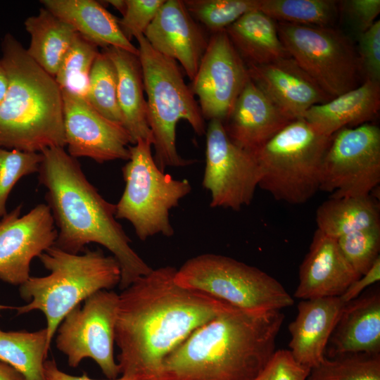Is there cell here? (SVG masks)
Segmentation results:
<instances>
[{
    "mask_svg": "<svg viewBox=\"0 0 380 380\" xmlns=\"http://www.w3.org/2000/svg\"><path fill=\"white\" fill-rule=\"evenodd\" d=\"M379 280L380 258L374 262L372 266L365 274L353 281L340 298L344 303L353 300L359 297L365 289Z\"/></svg>",
    "mask_w": 380,
    "mask_h": 380,
    "instance_id": "60d3db41",
    "label": "cell"
},
{
    "mask_svg": "<svg viewBox=\"0 0 380 380\" xmlns=\"http://www.w3.org/2000/svg\"><path fill=\"white\" fill-rule=\"evenodd\" d=\"M203 186L210 194L212 208L238 211L252 202L260 182L255 155L233 143L223 122L211 120L206 127Z\"/></svg>",
    "mask_w": 380,
    "mask_h": 380,
    "instance_id": "4fadbf2b",
    "label": "cell"
},
{
    "mask_svg": "<svg viewBox=\"0 0 380 380\" xmlns=\"http://www.w3.org/2000/svg\"><path fill=\"white\" fill-rule=\"evenodd\" d=\"M0 380H23V377L13 367L0 361Z\"/></svg>",
    "mask_w": 380,
    "mask_h": 380,
    "instance_id": "7bdbcfd3",
    "label": "cell"
},
{
    "mask_svg": "<svg viewBox=\"0 0 380 380\" xmlns=\"http://www.w3.org/2000/svg\"><path fill=\"white\" fill-rule=\"evenodd\" d=\"M379 183V127L365 123L335 132L322 160L319 190L331 198L362 196Z\"/></svg>",
    "mask_w": 380,
    "mask_h": 380,
    "instance_id": "7c38bea8",
    "label": "cell"
},
{
    "mask_svg": "<svg viewBox=\"0 0 380 380\" xmlns=\"http://www.w3.org/2000/svg\"><path fill=\"white\" fill-rule=\"evenodd\" d=\"M62 91V90H61ZM63 127L67 152L73 158H89L103 163L128 160L132 138L121 124L100 114L82 96L62 91Z\"/></svg>",
    "mask_w": 380,
    "mask_h": 380,
    "instance_id": "2e32d148",
    "label": "cell"
},
{
    "mask_svg": "<svg viewBox=\"0 0 380 380\" xmlns=\"http://www.w3.org/2000/svg\"><path fill=\"white\" fill-rule=\"evenodd\" d=\"M177 270L152 269L119 294L115 343L121 375L159 380L172 351L196 329L234 308L179 286Z\"/></svg>",
    "mask_w": 380,
    "mask_h": 380,
    "instance_id": "6da1fadb",
    "label": "cell"
},
{
    "mask_svg": "<svg viewBox=\"0 0 380 380\" xmlns=\"http://www.w3.org/2000/svg\"><path fill=\"white\" fill-rule=\"evenodd\" d=\"M331 137L303 118L292 120L256 151L258 187L274 198L303 204L319 191L321 167Z\"/></svg>",
    "mask_w": 380,
    "mask_h": 380,
    "instance_id": "52a82bcc",
    "label": "cell"
},
{
    "mask_svg": "<svg viewBox=\"0 0 380 380\" xmlns=\"http://www.w3.org/2000/svg\"><path fill=\"white\" fill-rule=\"evenodd\" d=\"M380 109V82L365 80L360 86L310 108L303 118L319 134L331 137L343 127L369 123Z\"/></svg>",
    "mask_w": 380,
    "mask_h": 380,
    "instance_id": "603a6c76",
    "label": "cell"
},
{
    "mask_svg": "<svg viewBox=\"0 0 380 380\" xmlns=\"http://www.w3.org/2000/svg\"><path fill=\"white\" fill-rule=\"evenodd\" d=\"M99 52V46L77 32L54 77L61 89L86 99L91 70Z\"/></svg>",
    "mask_w": 380,
    "mask_h": 380,
    "instance_id": "4dcf8cb0",
    "label": "cell"
},
{
    "mask_svg": "<svg viewBox=\"0 0 380 380\" xmlns=\"http://www.w3.org/2000/svg\"><path fill=\"white\" fill-rule=\"evenodd\" d=\"M42 158L41 153L0 148V218L8 213L6 202L16 183L38 172Z\"/></svg>",
    "mask_w": 380,
    "mask_h": 380,
    "instance_id": "e575fe53",
    "label": "cell"
},
{
    "mask_svg": "<svg viewBox=\"0 0 380 380\" xmlns=\"http://www.w3.org/2000/svg\"><path fill=\"white\" fill-rule=\"evenodd\" d=\"M340 15L343 14L357 36L367 31L380 13L379 0L338 1Z\"/></svg>",
    "mask_w": 380,
    "mask_h": 380,
    "instance_id": "ab89813d",
    "label": "cell"
},
{
    "mask_svg": "<svg viewBox=\"0 0 380 380\" xmlns=\"http://www.w3.org/2000/svg\"><path fill=\"white\" fill-rule=\"evenodd\" d=\"M118 305L119 294L101 290L65 316L56 330V346L70 367L91 358L108 379L118 377L120 368L114 357Z\"/></svg>",
    "mask_w": 380,
    "mask_h": 380,
    "instance_id": "8fae6325",
    "label": "cell"
},
{
    "mask_svg": "<svg viewBox=\"0 0 380 380\" xmlns=\"http://www.w3.org/2000/svg\"><path fill=\"white\" fill-rule=\"evenodd\" d=\"M44 374L46 380H147L139 376L121 375L120 377L107 379H91L86 374L73 376L61 370L54 360H46L44 362Z\"/></svg>",
    "mask_w": 380,
    "mask_h": 380,
    "instance_id": "b9f144b4",
    "label": "cell"
},
{
    "mask_svg": "<svg viewBox=\"0 0 380 380\" xmlns=\"http://www.w3.org/2000/svg\"><path fill=\"white\" fill-rule=\"evenodd\" d=\"M357 54L365 80L380 82V20L357 36Z\"/></svg>",
    "mask_w": 380,
    "mask_h": 380,
    "instance_id": "74e56055",
    "label": "cell"
},
{
    "mask_svg": "<svg viewBox=\"0 0 380 380\" xmlns=\"http://www.w3.org/2000/svg\"><path fill=\"white\" fill-rule=\"evenodd\" d=\"M138 42L147 119L153 137V156L157 166L186 167L196 160L180 156L176 146V127L180 120L189 122L198 136L205 134V119L191 89L184 82L178 63L156 51L143 34Z\"/></svg>",
    "mask_w": 380,
    "mask_h": 380,
    "instance_id": "8992f818",
    "label": "cell"
},
{
    "mask_svg": "<svg viewBox=\"0 0 380 380\" xmlns=\"http://www.w3.org/2000/svg\"><path fill=\"white\" fill-rule=\"evenodd\" d=\"M49 350L46 328L35 331L0 329V361L13 367L23 380H46L44 362Z\"/></svg>",
    "mask_w": 380,
    "mask_h": 380,
    "instance_id": "f1b7e54d",
    "label": "cell"
},
{
    "mask_svg": "<svg viewBox=\"0 0 380 380\" xmlns=\"http://www.w3.org/2000/svg\"><path fill=\"white\" fill-rule=\"evenodd\" d=\"M247 68L249 78L293 120L331 99L291 57Z\"/></svg>",
    "mask_w": 380,
    "mask_h": 380,
    "instance_id": "ac0fdd59",
    "label": "cell"
},
{
    "mask_svg": "<svg viewBox=\"0 0 380 380\" xmlns=\"http://www.w3.org/2000/svg\"><path fill=\"white\" fill-rule=\"evenodd\" d=\"M175 281L243 310H281L294 303L293 298L275 278L222 255L204 253L189 259L177 270Z\"/></svg>",
    "mask_w": 380,
    "mask_h": 380,
    "instance_id": "9c48e42d",
    "label": "cell"
},
{
    "mask_svg": "<svg viewBox=\"0 0 380 380\" xmlns=\"http://www.w3.org/2000/svg\"><path fill=\"white\" fill-rule=\"evenodd\" d=\"M152 146L139 139L129 146V158L122 168L125 186L115 204L116 219L129 221L141 241L173 236L170 211L191 191L189 180L174 179L157 166Z\"/></svg>",
    "mask_w": 380,
    "mask_h": 380,
    "instance_id": "ba28073f",
    "label": "cell"
},
{
    "mask_svg": "<svg viewBox=\"0 0 380 380\" xmlns=\"http://www.w3.org/2000/svg\"><path fill=\"white\" fill-rule=\"evenodd\" d=\"M310 369L297 362L289 350H277L253 380H307Z\"/></svg>",
    "mask_w": 380,
    "mask_h": 380,
    "instance_id": "f35d334b",
    "label": "cell"
},
{
    "mask_svg": "<svg viewBox=\"0 0 380 380\" xmlns=\"http://www.w3.org/2000/svg\"><path fill=\"white\" fill-rule=\"evenodd\" d=\"M225 32L247 67L290 57L279 39L277 22L258 9L242 15Z\"/></svg>",
    "mask_w": 380,
    "mask_h": 380,
    "instance_id": "484cf974",
    "label": "cell"
},
{
    "mask_svg": "<svg viewBox=\"0 0 380 380\" xmlns=\"http://www.w3.org/2000/svg\"><path fill=\"white\" fill-rule=\"evenodd\" d=\"M43 7L72 25L82 37L103 49L113 46L139 55L122 33L118 18L94 0H42Z\"/></svg>",
    "mask_w": 380,
    "mask_h": 380,
    "instance_id": "cb8c5ba5",
    "label": "cell"
},
{
    "mask_svg": "<svg viewBox=\"0 0 380 380\" xmlns=\"http://www.w3.org/2000/svg\"><path fill=\"white\" fill-rule=\"evenodd\" d=\"M317 230L337 239L358 231L380 226L379 202L372 194L331 198L317 209Z\"/></svg>",
    "mask_w": 380,
    "mask_h": 380,
    "instance_id": "4316f807",
    "label": "cell"
},
{
    "mask_svg": "<svg viewBox=\"0 0 380 380\" xmlns=\"http://www.w3.org/2000/svg\"><path fill=\"white\" fill-rule=\"evenodd\" d=\"M144 35L156 51L179 62L193 80L208 40L183 1L165 0Z\"/></svg>",
    "mask_w": 380,
    "mask_h": 380,
    "instance_id": "e0dca14e",
    "label": "cell"
},
{
    "mask_svg": "<svg viewBox=\"0 0 380 380\" xmlns=\"http://www.w3.org/2000/svg\"><path fill=\"white\" fill-rule=\"evenodd\" d=\"M1 52L8 87L0 103V148L35 153L65 148L63 95L54 77L10 33Z\"/></svg>",
    "mask_w": 380,
    "mask_h": 380,
    "instance_id": "277c9868",
    "label": "cell"
},
{
    "mask_svg": "<svg viewBox=\"0 0 380 380\" xmlns=\"http://www.w3.org/2000/svg\"><path fill=\"white\" fill-rule=\"evenodd\" d=\"M292 120L249 78L223 125L233 143L254 153Z\"/></svg>",
    "mask_w": 380,
    "mask_h": 380,
    "instance_id": "d6986e66",
    "label": "cell"
},
{
    "mask_svg": "<svg viewBox=\"0 0 380 380\" xmlns=\"http://www.w3.org/2000/svg\"><path fill=\"white\" fill-rule=\"evenodd\" d=\"M344 305L340 297L299 302L296 317L289 325V350L297 362L312 369L324 360Z\"/></svg>",
    "mask_w": 380,
    "mask_h": 380,
    "instance_id": "44dd1931",
    "label": "cell"
},
{
    "mask_svg": "<svg viewBox=\"0 0 380 380\" xmlns=\"http://www.w3.org/2000/svg\"><path fill=\"white\" fill-rule=\"evenodd\" d=\"M277 27L290 57L331 99L362 83L356 46L342 31L284 22Z\"/></svg>",
    "mask_w": 380,
    "mask_h": 380,
    "instance_id": "30bf717a",
    "label": "cell"
},
{
    "mask_svg": "<svg viewBox=\"0 0 380 380\" xmlns=\"http://www.w3.org/2000/svg\"><path fill=\"white\" fill-rule=\"evenodd\" d=\"M191 16L213 34L225 30L242 15L259 10L260 0H185Z\"/></svg>",
    "mask_w": 380,
    "mask_h": 380,
    "instance_id": "836d02e7",
    "label": "cell"
},
{
    "mask_svg": "<svg viewBox=\"0 0 380 380\" xmlns=\"http://www.w3.org/2000/svg\"><path fill=\"white\" fill-rule=\"evenodd\" d=\"M359 277L343 256L336 239L316 229L299 267L293 297L301 300L340 297Z\"/></svg>",
    "mask_w": 380,
    "mask_h": 380,
    "instance_id": "ffe728a7",
    "label": "cell"
},
{
    "mask_svg": "<svg viewBox=\"0 0 380 380\" xmlns=\"http://www.w3.org/2000/svg\"><path fill=\"white\" fill-rule=\"evenodd\" d=\"M327 348L329 357L360 353L380 354L379 290L345 303Z\"/></svg>",
    "mask_w": 380,
    "mask_h": 380,
    "instance_id": "7402d4cb",
    "label": "cell"
},
{
    "mask_svg": "<svg viewBox=\"0 0 380 380\" xmlns=\"http://www.w3.org/2000/svg\"><path fill=\"white\" fill-rule=\"evenodd\" d=\"M260 11L276 22L335 27L340 18L338 1L260 0Z\"/></svg>",
    "mask_w": 380,
    "mask_h": 380,
    "instance_id": "f546056e",
    "label": "cell"
},
{
    "mask_svg": "<svg viewBox=\"0 0 380 380\" xmlns=\"http://www.w3.org/2000/svg\"><path fill=\"white\" fill-rule=\"evenodd\" d=\"M165 0H125L126 9L118 19L120 27L129 41L143 34L156 16Z\"/></svg>",
    "mask_w": 380,
    "mask_h": 380,
    "instance_id": "8d00e7d4",
    "label": "cell"
},
{
    "mask_svg": "<svg viewBox=\"0 0 380 380\" xmlns=\"http://www.w3.org/2000/svg\"><path fill=\"white\" fill-rule=\"evenodd\" d=\"M39 183L58 231L54 246L71 253L96 243L106 248L120 267L124 290L151 267L131 246V239L115 217V204L107 201L87 179L80 163L62 147L41 152Z\"/></svg>",
    "mask_w": 380,
    "mask_h": 380,
    "instance_id": "7a4b0ae2",
    "label": "cell"
},
{
    "mask_svg": "<svg viewBox=\"0 0 380 380\" xmlns=\"http://www.w3.org/2000/svg\"><path fill=\"white\" fill-rule=\"evenodd\" d=\"M336 241L346 260L360 277L380 258V226L343 235Z\"/></svg>",
    "mask_w": 380,
    "mask_h": 380,
    "instance_id": "d590c367",
    "label": "cell"
},
{
    "mask_svg": "<svg viewBox=\"0 0 380 380\" xmlns=\"http://www.w3.org/2000/svg\"><path fill=\"white\" fill-rule=\"evenodd\" d=\"M8 87V77L0 59V103L4 99Z\"/></svg>",
    "mask_w": 380,
    "mask_h": 380,
    "instance_id": "ee69618b",
    "label": "cell"
},
{
    "mask_svg": "<svg viewBox=\"0 0 380 380\" xmlns=\"http://www.w3.org/2000/svg\"><path fill=\"white\" fill-rule=\"evenodd\" d=\"M39 258L49 274L32 277L19 286V294L27 304L20 306L0 304L3 310H13L18 315L33 310L44 313L47 347L65 316L92 294L110 290L120 281V267L113 255L85 249L82 253L66 252L53 246Z\"/></svg>",
    "mask_w": 380,
    "mask_h": 380,
    "instance_id": "5b68a950",
    "label": "cell"
},
{
    "mask_svg": "<svg viewBox=\"0 0 380 380\" xmlns=\"http://www.w3.org/2000/svg\"><path fill=\"white\" fill-rule=\"evenodd\" d=\"M248 79L247 66L225 30L213 34L191 87L203 118L223 122Z\"/></svg>",
    "mask_w": 380,
    "mask_h": 380,
    "instance_id": "5bb4252c",
    "label": "cell"
},
{
    "mask_svg": "<svg viewBox=\"0 0 380 380\" xmlns=\"http://www.w3.org/2000/svg\"><path fill=\"white\" fill-rule=\"evenodd\" d=\"M307 380H380V354L350 353L325 357Z\"/></svg>",
    "mask_w": 380,
    "mask_h": 380,
    "instance_id": "d6a6232c",
    "label": "cell"
},
{
    "mask_svg": "<svg viewBox=\"0 0 380 380\" xmlns=\"http://www.w3.org/2000/svg\"><path fill=\"white\" fill-rule=\"evenodd\" d=\"M284 315L232 308L207 322L164 360L159 380H253L276 352Z\"/></svg>",
    "mask_w": 380,
    "mask_h": 380,
    "instance_id": "3957f363",
    "label": "cell"
},
{
    "mask_svg": "<svg viewBox=\"0 0 380 380\" xmlns=\"http://www.w3.org/2000/svg\"><path fill=\"white\" fill-rule=\"evenodd\" d=\"M113 61L118 76V101L122 125L132 144L139 139L154 142L147 119L146 100L138 56L117 47L103 49Z\"/></svg>",
    "mask_w": 380,
    "mask_h": 380,
    "instance_id": "d4e9b609",
    "label": "cell"
},
{
    "mask_svg": "<svg viewBox=\"0 0 380 380\" xmlns=\"http://www.w3.org/2000/svg\"><path fill=\"white\" fill-rule=\"evenodd\" d=\"M21 210L19 205L0 219V280L14 286L30 278L32 260L52 247L58 235L46 203L24 215Z\"/></svg>",
    "mask_w": 380,
    "mask_h": 380,
    "instance_id": "9a60e30c",
    "label": "cell"
},
{
    "mask_svg": "<svg viewBox=\"0 0 380 380\" xmlns=\"http://www.w3.org/2000/svg\"><path fill=\"white\" fill-rule=\"evenodd\" d=\"M104 2L110 4L113 7L121 13L122 15L124 14L126 9L125 0H108L105 1Z\"/></svg>",
    "mask_w": 380,
    "mask_h": 380,
    "instance_id": "f6af8a7d",
    "label": "cell"
},
{
    "mask_svg": "<svg viewBox=\"0 0 380 380\" xmlns=\"http://www.w3.org/2000/svg\"><path fill=\"white\" fill-rule=\"evenodd\" d=\"M24 25L30 36V45L26 49L28 55L54 77L76 30L44 7L39 9L37 15L27 18Z\"/></svg>",
    "mask_w": 380,
    "mask_h": 380,
    "instance_id": "83f0119b",
    "label": "cell"
},
{
    "mask_svg": "<svg viewBox=\"0 0 380 380\" xmlns=\"http://www.w3.org/2000/svg\"><path fill=\"white\" fill-rule=\"evenodd\" d=\"M86 99L103 116L122 125L118 101L116 69L103 50L99 53L93 63Z\"/></svg>",
    "mask_w": 380,
    "mask_h": 380,
    "instance_id": "1f68e13d",
    "label": "cell"
}]
</instances>
